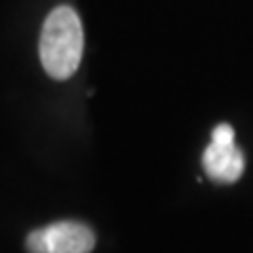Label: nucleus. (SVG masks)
<instances>
[{
	"label": "nucleus",
	"mask_w": 253,
	"mask_h": 253,
	"mask_svg": "<svg viewBox=\"0 0 253 253\" xmlns=\"http://www.w3.org/2000/svg\"><path fill=\"white\" fill-rule=\"evenodd\" d=\"M84 34L81 17L72 6H57L44 19L41 32V63L44 72L55 81H68L83 59Z\"/></svg>",
	"instance_id": "f257e3e1"
},
{
	"label": "nucleus",
	"mask_w": 253,
	"mask_h": 253,
	"mask_svg": "<svg viewBox=\"0 0 253 253\" xmlns=\"http://www.w3.org/2000/svg\"><path fill=\"white\" fill-rule=\"evenodd\" d=\"M30 253H91L95 249V232L83 221L66 219L32 230L26 239Z\"/></svg>",
	"instance_id": "f03ea898"
},
{
	"label": "nucleus",
	"mask_w": 253,
	"mask_h": 253,
	"mask_svg": "<svg viewBox=\"0 0 253 253\" xmlns=\"http://www.w3.org/2000/svg\"><path fill=\"white\" fill-rule=\"evenodd\" d=\"M205 173L219 184H232L243 175L245 156L234 144V129L221 123L211 133V144L203 154Z\"/></svg>",
	"instance_id": "7ed1b4c3"
}]
</instances>
